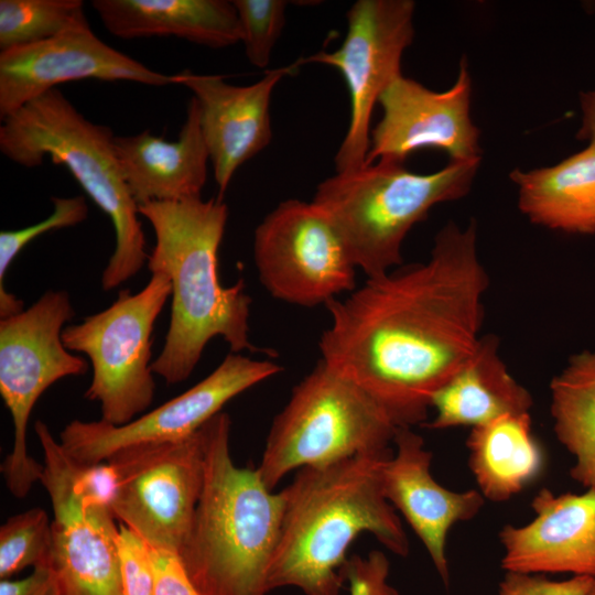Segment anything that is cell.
I'll list each match as a JSON object with an SVG mask.
<instances>
[{"label": "cell", "instance_id": "6da1fadb", "mask_svg": "<svg viewBox=\"0 0 595 595\" xmlns=\"http://www.w3.org/2000/svg\"><path fill=\"white\" fill-rule=\"evenodd\" d=\"M489 275L477 224H445L425 261L368 278L326 304L321 360L366 390L396 423L424 424L433 396L475 349Z\"/></svg>", "mask_w": 595, "mask_h": 595}, {"label": "cell", "instance_id": "7a4b0ae2", "mask_svg": "<svg viewBox=\"0 0 595 595\" xmlns=\"http://www.w3.org/2000/svg\"><path fill=\"white\" fill-rule=\"evenodd\" d=\"M151 225L155 244L148 258L150 272L165 274L171 283V315L164 345L152 361L153 374L166 385L185 381L214 337L228 343L231 353L245 350L273 355L249 338L251 298L244 279L220 283L219 247L228 206L219 197L181 202H153L138 206Z\"/></svg>", "mask_w": 595, "mask_h": 595}, {"label": "cell", "instance_id": "3957f363", "mask_svg": "<svg viewBox=\"0 0 595 595\" xmlns=\"http://www.w3.org/2000/svg\"><path fill=\"white\" fill-rule=\"evenodd\" d=\"M392 453L299 469L281 490L283 516L270 592L294 586L305 595H339L347 550L363 532L397 555L409 553L402 522L380 484L381 464Z\"/></svg>", "mask_w": 595, "mask_h": 595}, {"label": "cell", "instance_id": "277c9868", "mask_svg": "<svg viewBox=\"0 0 595 595\" xmlns=\"http://www.w3.org/2000/svg\"><path fill=\"white\" fill-rule=\"evenodd\" d=\"M230 424L221 411L202 428L204 485L177 554L202 595H268L283 497L256 468L235 465Z\"/></svg>", "mask_w": 595, "mask_h": 595}, {"label": "cell", "instance_id": "5b68a950", "mask_svg": "<svg viewBox=\"0 0 595 595\" xmlns=\"http://www.w3.org/2000/svg\"><path fill=\"white\" fill-rule=\"evenodd\" d=\"M0 126V150L24 167L45 158L65 166L110 219L116 245L101 273L110 291L134 277L148 261L138 205L123 178L115 134L80 113L58 88L48 90L7 116Z\"/></svg>", "mask_w": 595, "mask_h": 595}, {"label": "cell", "instance_id": "8992f818", "mask_svg": "<svg viewBox=\"0 0 595 595\" xmlns=\"http://www.w3.org/2000/svg\"><path fill=\"white\" fill-rule=\"evenodd\" d=\"M480 160L450 161L419 174L404 162L379 159L322 181L311 202L334 226L357 269L376 278L403 263L404 238L435 205L468 194Z\"/></svg>", "mask_w": 595, "mask_h": 595}, {"label": "cell", "instance_id": "52a82bcc", "mask_svg": "<svg viewBox=\"0 0 595 595\" xmlns=\"http://www.w3.org/2000/svg\"><path fill=\"white\" fill-rule=\"evenodd\" d=\"M399 428L366 390L320 359L273 419L256 469L273 490L293 469L391 453Z\"/></svg>", "mask_w": 595, "mask_h": 595}, {"label": "cell", "instance_id": "ba28073f", "mask_svg": "<svg viewBox=\"0 0 595 595\" xmlns=\"http://www.w3.org/2000/svg\"><path fill=\"white\" fill-rule=\"evenodd\" d=\"M170 296L169 278L152 272L139 292L123 289L107 309L63 329L66 348L85 354L91 364L85 398L100 404L102 421L127 424L152 403V334Z\"/></svg>", "mask_w": 595, "mask_h": 595}, {"label": "cell", "instance_id": "9c48e42d", "mask_svg": "<svg viewBox=\"0 0 595 595\" xmlns=\"http://www.w3.org/2000/svg\"><path fill=\"white\" fill-rule=\"evenodd\" d=\"M74 315L68 293L50 290L28 309L0 318V394L13 424L12 451L0 469L17 498L25 497L43 473L26 451L36 401L56 381L88 370V363L63 343V329Z\"/></svg>", "mask_w": 595, "mask_h": 595}, {"label": "cell", "instance_id": "30bf717a", "mask_svg": "<svg viewBox=\"0 0 595 595\" xmlns=\"http://www.w3.org/2000/svg\"><path fill=\"white\" fill-rule=\"evenodd\" d=\"M202 428L178 441L122 448L107 459L117 476L113 517L151 547L177 552L188 532L204 485Z\"/></svg>", "mask_w": 595, "mask_h": 595}, {"label": "cell", "instance_id": "8fae6325", "mask_svg": "<svg viewBox=\"0 0 595 595\" xmlns=\"http://www.w3.org/2000/svg\"><path fill=\"white\" fill-rule=\"evenodd\" d=\"M253 259L259 281L277 300L314 307L356 289L342 238L312 202H281L258 225Z\"/></svg>", "mask_w": 595, "mask_h": 595}, {"label": "cell", "instance_id": "7c38bea8", "mask_svg": "<svg viewBox=\"0 0 595 595\" xmlns=\"http://www.w3.org/2000/svg\"><path fill=\"white\" fill-rule=\"evenodd\" d=\"M34 431L44 454L41 483L50 496V560L62 595H125L118 550L119 528L110 507L79 488L76 464L43 421Z\"/></svg>", "mask_w": 595, "mask_h": 595}, {"label": "cell", "instance_id": "4fadbf2b", "mask_svg": "<svg viewBox=\"0 0 595 595\" xmlns=\"http://www.w3.org/2000/svg\"><path fill=\"white\" fill-rule=\"evenodd\" d=\"M412 0H358L347 12V32L334 52L301 57L337 68L350 98L347 132L335 156L336 173L361 167L370 148V120L376 102L401 75L403 52L414 36Z\"/></svg>", "mask_w": 595, "mask_h": 595}, {"label": "cell", "instance_id": "5bb4252c", "mask_svg": "<svg viewBox=\"0 0 595 595\" xmlns=\"http://www.w3.org/2000/svg\"><path fill=\"white\" fill-rule=\"evenodd\" d=\"M281 369L269 359L231 353L192 388L131 422L113 425L101 419L73 420L61 432L60 443L72 461L91 465L126 447L178 441L199 431L231 399Z\"/></svg>", "mask_w": 595, "mask_h": 595}, {"label": "cell", "instance_id": "9a60e30c", "mask_svg": "<svg viewBox=\"0 0 595 595\" xmlns=\"http://www.w3.org/2000/svg\"><path fill=\"white\" fill-rule=\"evenodd\" d=\"M472 79L467 60L451 88L434 91L402 74L381 94L382 117L371 131L365 164L404 162L419 149H439L450 161L482 159L479 130L470 118Z\"/></svg>", "mask_w": 595, "mask_h": 595}, {"label": "cell", "instance_id": "2e32d148", "mask_svg": "<svg viewBox=\"0 0 595 595\" xmlns=\"http://www.w3.org/2000/svg\"><path fill=\"white\" fill-rule=\"evenodd\" d=\"M82 79L177 84L176 74L149 68L106 44L87 26L0 52V118L61 84Z\"/></svg>", "mask_w": 595, "mask_h": 595}, {"label": "cell", "instance_id": "e0dca14e", "mask_svg": "<svg viewBox=\"0 0 595 595\" xmlns=\"http://www.w3.org/2000/svg\"><path fill=\"white\" fill-rule=\"evenodd\" d=\"M302 66L268 69L248 86L228 84L219 75L191 71L176 74L177 84L192 91L201 110V126L213 165L218 197L223 199L236 171L262 151L272 139L270 100L277 84Z\"/></svg>", "mask_w": 595, "mask_h": 595}, {"label": "cell", "instance_id": "ac0fdd59", "mask_svg": "<svg viewBox=\"0 0 595 595\" xmlns=\"http://www.w3.org/2000/svg\"><path fill=\"white\" fill-rule=\"evenodd\" d=\"M396 452L380 468L385 498L399 510L426 549L442 582L450 583L446 540L452 527L473 519L485 505L479 490L454 491L432 476V453L410 426L399 428Z\"/></svg>", "mask_w": 595, "mask_h": 595}, {"label": "cell", "instance_id": "d6986e66", "mask_svg": "<svg viewBox=\"0 0 595 595\" xmlns=\"http://www.w3.org/2000/svg\"><path fill=\"white\" fill-rule=\"evenodd\" d=\"M531 507L534 517L529 523L507 524L499 532L501 567L595 577V489L556 495L542 488Z\"/></svg>", "mask_w": 595, "mask_h": 595}, {"label": "cell", "instance_id": "ffe728a7", "mask_svg": "<svg viewBox=\"0 0 595 595\" xmlns=\"http://www.w3.org/2000/svg\"><path fill=\"white\" fill-rule=\"evenodd\" d=\"M115 150L138 206L202 197L210 159L194 97L187 104L186 118L175 141L143 130L133 136H116Z\"/></svg>", "mask_w": 595, "mask_h": 595}, {"label": "cell", "instance_id": "44dd1931", "mask_svg": "<svg viewBox=\"0 0 595 595\" xmlns=\"http://www.w3.org/2000/svg\"><path fill=\"white\" fill-rule=\"evenodd\" d=\"M531 393L516 380L499 354V339L482 335L458 370L433 396L432 430L477 426L506 414L530 412Z\"/></svg>", "mask_w": 595, "mask_h": 595}, {"label": "cell", "instance_id": "7402d4cb", "mask_svg": "<svg viewBox=\"0 0 595 595\" xmlns=\"http://www.w3.org/2000/svg\"><path fill=\"white\" fill-rule=\"evenodd\" d=\"M104 26L125 39L175 36L212 48L240 42V25L227 0H93Z\"/></svg>", "mask_w": 595, "mask_h": 595}, {"label": "cell", "instance_id": "603a6c76", "mask_svg": "<svg viewBox=\"0 0 595 595\" xmlns=\"http://www.w3.org/2000/svg\"><path fill=\"white\" fill-rule=\"evenodd\" d=\"M518 207L527 218L552 230L595 234V142L563 161L529 171L512 170Z\"/></svg>", "mask_w": 595, "mask_h": 595}, {"label": "cell", "instance_id": "cb8c5ba5", "mask_svg": "<svg viewBox=\"0 0 595 595\" xmlns=\"http://www.w3.org/2000/svg\"><path fill=\"white\" fill-rule=\"evenodd\" d=\"M468 465L485 499L502 502L533 482L543 453L532 434L530 412L501 415L472 428Z\"/></svg>", "mask_w": 595, "mask_h": 595}, {"label": "cell", "instance_id": "d4e9b609", "mask_svg": "<svg viewBox=\"0 0 595 595\" xmlns=\"http://www.w3.org/2000/svg\"><path fill=\"white\" fill-rule=\"evenodd\" d=\"M559 442L574 456L571 477L595 489V351L574 354L550 382Z\"/></svg>", "mask_w": 595, "mask_h": 595}, {"label": "cell", "instance_id": "484cf974", "mask_svg": "<svg viewBox=\"0 0 595 595\" xmlns=\"http://www.w3.org/2000/svg\"><path fill=\"white\" fill-rule=\"evenodd\" d=\"M87 26L82 0H0V52Z\"/></svg>", "mask_w": 595, "mask_h": 595}, {"label": "cell", "instance_id": "4316f807", "mask_svg": "<svg viewBox=\"0 0 595 595\" xmlns=\"http://www.w3.org/2000/svg\"><path fill=\"white\" fill-rule=\"evenodd\" d=\"M53 212L45 219L15 230L0 232V318L20 313L24 303L7 291L6 274L17 256L39 236L83 223L88 216V205L84 196L52 197Z\"/></svg>", "mask_w": 595, "mask_h": 595}, {"label": "cell", "instance_id": "83f0119b", "mask_svg": "<svg viewBox=\"0 0 595 595\" xmlns=\"http://www.w3.org/2000/svg\"><path fill=\"white\" fill-rule=\"evenodd\" d=\"M52 521L42 508L10 517L0 528V577L9 578L50 556Z\"/></svg>", "mask_w": 595, "mask_h": 595}, {"label": "cell", "instance_id": "f1b7e54d", "mask_svg": "<svg viewBox=\"0 0 595 595\" xmlns=\"http://www.w3.org/2000/svg\"><path fill=\"white\" fill-rule=\"evenodd\" d=\"M232 3L247 58L256 67L264 68L285 23L286 1L232 0Z\"/></svg>", "mask_w": 595, "mask_h": 595}, {"label": "cell", "instance_id": "f546056e", "mask_svg": "<svg viewBox=\"0 0 595 595\" xmlns=\"http://www.w3.org/2000/svg\"><path fill=\"white\" fill-rule=\"evenodd\" d=\"M118 550L125 595H154V577L147 542L120 524Z\"/></svg>", "mask_w": 595, "mask_h": 595}, {"label": "cell", "instance_id": "4dcf8cb0", "mask_svg": "<svg viewBox=\"0 0 595 595\" xmlns=\"http://www.w3.org/2000/svg\"><path fill=\"white\" fill-rule=\"evenodd\" d=\"M389 572V560L379 550L369 552L367 556L351 555L343 567L350 595H399L388 581Z\"/></svg>", "mask_w": 595, "mask_h": 595}, {"label": "cell", "instance_id": "1f68e13d", "mask_svg": "<svg viewBox=\"0 0 595 595\" xmlns=\"http://www.w3.org/2000/svg\"><path fill=\"white\" fill-rule=\"evenodd\" d=\"M594 578L573 575L564 581H551L541 575L507 572L499 584V595H588Z\"/></svg>", "mask_w": 595, "mask_h": 595}, {"label": "cell", "instance_id": "d6a6232c", "mask_svg": "<svg viewBox=\"0 0 595 595\" xmlns=\"http://www.w3.org/2000/svg\"><path fill=\"white\" fill-rule=\"evenodd\" d=\"M148 548L154 577V595H202L190 580L176 551L149 544Z\"/></svg>", "mask_w": 595, "mask_h": 595}, {"label": "cell", "instance_id": "836d02e7", "mask_svg": "<svg viewBox=\"0 0 595 595\" xmlns=\"http://www.w3.org/2000/svg\"><path fill=\"white\" fill-rule=\"evenodd\" d=\"M0 595H62L60 580L50 556L36 564L24 578L1 580Z\"/></svg>", "mask_w": 595, "mask_h": 595}, {"label": "cell", "instance_id": "e575fe53", "mask_svg": "<svg viewBox=\"0 0 595 595\" xmlns=\"http://www.w3.org/2000/svg\"><path fill=\"white\" fill-rule=\"evenodd\" d=\"M580 105L582 117L576 138L595 142V87L580 94Z\"/></svg>", "mask_w": 595, "mask_h": 595}, {"label": "cell", "instance_id": "d590c367", "mask_svg": "<svg viewBox=\"0 0 595 595\" xmlns=\"http://www.w3.org/2000/svg\"><path fill=\"white\" fill-rule=\"evenodd\" d=\"M588 595H595V578H594V583Z\"/></svg>", "mask_w": 595, "mask_h": 595}]
</instances>
